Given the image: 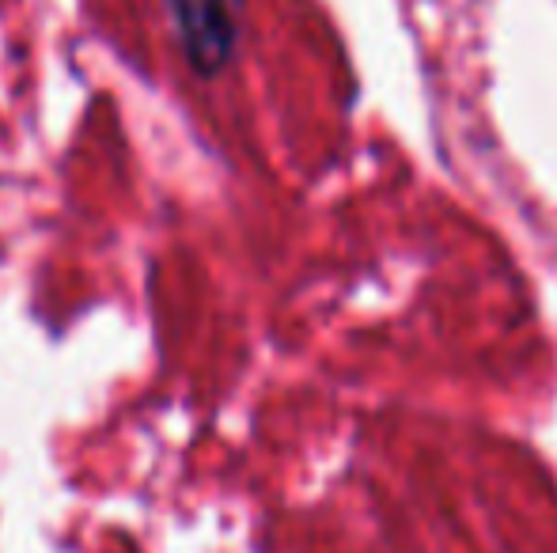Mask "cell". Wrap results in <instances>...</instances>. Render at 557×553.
Listing matches in <instances>:
<instances>
[{
	"label": "cell",
	"mask_w": 557,
	"mask_h": 553,
	"mask_svg": "<svg viewBox=\"0 0 557 553\" xmlns=\"http://www.w3.org/2000/svg\"><path fill=\"white\" fill-rule=\"evenodd\" d=\"M175 23L178 50L198 76H216L227 68L239 42L232 0H163Z\"/></svg>",
	"instance_id": "6da1fadb"
}]
</instances>
